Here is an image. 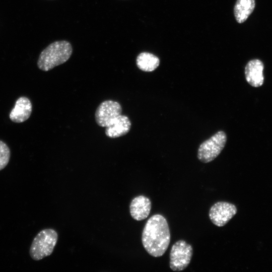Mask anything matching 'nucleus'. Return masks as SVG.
<instances>
[{"label":"nucleus","instance_id":"obj_1","mask_svg":"<svg viewBox=\"0 0 272 272\" xmlns=\"http://www.w3.org/2000/svg\"><path fill=\"white\" fill-rule=\"evenodd\" d=\"M143 245L151 256H162L170 244V233L168 222L161 215L151 216L147 221L142 235Z\"/></svg>","mask_w":272,"mask_h":272},{"label":"nucleus","instance_id":"obj_2","mask_svg":"<svg viewBox=\"0 0 272 272\" xmlns=\"http://www.w3.org/2000/svg\"><path fill=\"white\" fill-rule=\"evenodd\" d=\"M73 47L66 40L54 41L40 53L37 64L41 71L47 72L64 63L72 55Z\"/></svg>","mask_w":272,"mask_h":272},{"label":"nucleus","instance_id":"obj_3","mask_svg":"<svg viewBox=\"0 0 272 272\" xmlns=\"http://www.w3.org/2000/svg\"><path fill=\"white\" fill-rule=\"evenodd\" d=\"M58 238L57 232L52 229L40 231L34 238L29 254L35 260H39L50 255L53 252Z\"/></svg>","mask_w":272,"mask_h":272},{"label":"nucleus","instance_id":"obj_4","mask_svg":"<svg viewBox=\"0 0 272 272\" xmlns=\"http://www.w3.org/2000/svg\"><path fill=\"white\" fill-rule=\"evenodd\" d=\"M226 141L227 135L224 131L216 132L200 145L197 151L198 160L204 163L214 160L224 149Z\"/></svg>","mask_w":272,"mask_h":272},{"label":"nucleus","instance_id":"obj_5","mask_svg":"<svg viewBox=\"0 0 272 272\" xmlns=\"http://www.w3.org/2000/svg\"><path fill=\"white\" fill-rule=\"evenodd\" d=\"M193 255L192 246L183 240L176 241L170 252L169 265L175 271H182L189 264Z\"/></svg>","mask_w":272,"mask_h":272},{"label":"nucleus","instance_id":"obj_6","mask_svg":"<svg viewBox=\"0 0 272 272\" xmlns=\"http://www.w3.org/2000/svg\"><path fill=\"white\" fill-rule=\"evenodd\" d=\"M237 212V208L234 204L226 201H218L211 207L209 216L213 224L218 227H223Z\"/></svg>","mask_w":272,"mask_h":272},{"label":"nucleus","instance_id":"obj_7","mask_svg":"<svg viewBox=\"0 0 272 272\" xmlns=\"http://www.w3.org/2000/svg\"><path fill=\"white\" fill-rule=\"evenodd\" d=\"M120 104L114 101L106 100L100 104L95 112L97 124L101 127H106L114 118L121 114Z\"/></svg>","mask_w":272,"mask_h":272},{"label":"nucleus","instance_id":"obj_8","mask_svg":"<svg viewBox=\"0 0 272 272\" xmlns=\"http://www.w3.org/2000/svg\"><path fill=\"white\" fill-rule=\"evenodd\" d=\"M263 69V63L259 59L249 61L245 67V76L248 83L254 87L261 86L264 81Z\"/></svg>","mask_w":272,"mask_h":272},{"label":"nucleus","instance_id":"obj_9","mask_svg":"<svg viewBox=\"0 0 272 272\" xmlns=\"http://www.w3.org/2000/svg\"><path fill=\"white\" fill-rule=\"evenodd\" d=\"M32 111V105L30 99L25 96L19 97L11 110L9 117L14 122L21 123L27 120Z\"/></svg>","mask_w":272,"mask_h":272},{"label":"nucleus","instance_id":"obj_10","mask_svg":"<svg viewBox=\"0 0 272 272\" xmlns=\"http://www.w3.org/2000/svg\"><path fill=\"white\" fill-rule=\"evenodd\" d=\"M152 203L148 197L142 195L136 196L130 203V215L137 221L143 220L149 215Z\"/></svg>","mask_w":272,"mask_h":272},{"label":"nucleus","instance_id":"obj_11","mask_svg":"<svg viewBox=\"0 0 272 272\" xmlns=\"http://www.w3.org/2000/svg\"><path fill=\"white\" fill-rule=\"evenodd\" d=\"M130 128L131 122L129 118L120 114L106 127L105 132L109 138H116L125 135Z\"/></svg>","mask_w":272,"mask_h":272},{"label":"nucleus","instance_id":"obj_12","mask_svg":"<svg viewBox=\"0 0 272 272\" xmlns=\"http://www.w3.org/2000/svg\"><path fill=\"white\" fill-rule=\"evenodd\" d=\"M255 6V0H237L234 8L237 22H244L253 11Z\"/></svg>","mask_w":272,"mask_h":272},{"label":"nucleus","instance_id":"obj_13","mask_svg":"<svg viewBox=\"0 0 272 272\" xmlns=\"http://www.w3.org/2000/svg\"><path fill=\"white\" fill-rule=\"evenodd\" d=\"M138 67L144 72H152L156 70L160 64L159 58L154 54L143 52L140 53L136 58Z\"/></svg>","mask_w":272,"mask_h":272},{"label":"nucleus","instance_id":"obj_14","mask_svg":"<svg viewBox=\"0 0 272 272\" xmlns=\"http://www.w3.org/2000/svg\"><path fill=\"white\" fill-rule=\"evenodd\" d=\"M10 156V148L5 142L0 140V171L8 165Z\"/></svg>","mask_w":272,"mask_h":272}]
</instances>
